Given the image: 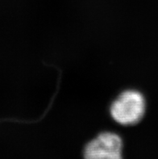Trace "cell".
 Masks as SVG:
<instances>
[{
  "instance_id": "1",
  "label": "cell",
  "mask_w": 158,
  "mask_h": 159,
  "mask_svg": "<svg viewBox=\"0 0 158 159\" xmlns=\"http://www.w3.org/2000/svg\"><path fill=\"white\" fill-rule=\"evenodd\" d=\"M145 99L140 92L129 90L122 92L111 103V116L115 122L124 126L140 122L145 113Z\"/></svg>"
},
{
  "instance_id": "2",
  "label": "cell",
  "mask_w": 158,
  "mask_h": 159,
  "mask_svg": "<svg viewBox=\"0 0 158 159\" xmlns=\"http://www.w3.org/2000/svg\"><path fill=\"white\" fill-rule=\"evenodd\" d=\"M84 159H123V141L115 133L103 132L89 141L83 151Z\"/></svg>"
}]
</instances>
